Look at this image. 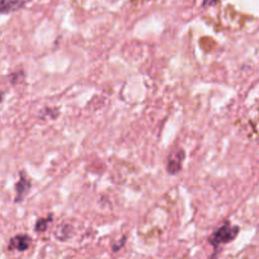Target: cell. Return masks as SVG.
<instances>
[{"label": "cell", "mask_w": 259, "mask_h": 259, "mask_svg": "<svg viewBox=\"0 0 259 259\" xmlns=\"http://www.w3.org/2000/svg\"><path fill=\"white\" fill-rule=\"evenodd\" d=\"M47 224H49V219H42V220H39L38 223H37L36 230L37 231H45Z\"/></svg>", "instance_id": "8992f818"}, {"label": "cell", "mask_w": 259, "mask_h": 259, "mask_svg": "<svg viewBox=\"0 0 259 259\" xmlns=\"http://www.w3.org/2000/svg\"><path fill=\"white\" fill-rule=\"evenodd\" d=\"M29 187H31V183H29L28 179L24 178V174L22 173L21 179H19V182L17 183V186H16V189H17L16 201L17 202H21V201L26 197V194L28 193V191H29Z\"/></svg>", "instance_id": "277c9868"}, {"label": "cell", "mask_w": 259, "mask_h": 259, "mask_svg": "<svg viewBox=\"0 0 259 259\" xmlns=\"http://www.w3.org/2000/svg\"><path fill=\"white\" fill-rule=\"evenodd\" d=\"M216 0H205V6H210V4L215 3Z\"/></svg>", "instance_id": "52a82bcc"}, {"label": "cell", "mask_w": 259, "mask_h": 259, "mask_svg": "<svg viewBox=\"0 0 259 259\" xmlns=\"http://www.w3.org/2000/svg\"><path fill=\"white\" fill-rule=\"evenodd\" d=\"M23 6V0H0V14L11 13Z\"/></svg>", "instance_id": "5b68a950"}, {"label": "cell", "mask_w": 259, "mask_h": 259, "mask_svg": "<svg viewBox=\"0 0 259 259\" xmlns=\"http://www.w3.org/2000/svg\"><path fill=\"white\" fill-rule=\"evenodd\" d=\"M29 245H31V238L28 235H17L12 238L8 248L9 250L24 251L29 248Z\"/></svg>", "instance_id": "3957f363"}, {"label": "cell", "mask_w": 259, "mask_h": 259, "mask_svg": "<svg viewBox=\"0 0 259 259\" xmlns=\"http://www.w3.org/2000/svg\"><path fill=\"white\" fill-rule=\"evenodd\" d=\"M239 233L238 226H233L230 223H225L221 228L213 233L210 238V243L212 244L213 248H218L221 244H228L236 238Z\"/></svg>", "instance_id": "6da1fadb"}, {"label": "cell", "mask_w": 259, "mask_h": 259, "mask_svg": "<svg viewBox=\"0 0 259 259\" xmlns=\"http://www.w3.org/2000/svg\"><path fill=\"white\" fill-rule=\"evenodd\" d=\"M184 159V151L182 149H177V151L169 155L168 159V171L170 174H176L181 170L182 168V161Z\"/></svg>", "instance_id": "7a4b0ae2"}]
</instances>
